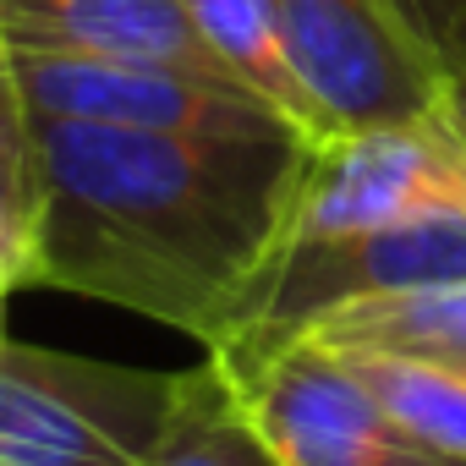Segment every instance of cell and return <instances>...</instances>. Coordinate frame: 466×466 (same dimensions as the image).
<instances>
[{
  "label": "cell",
  "mask_w": 466,
  "mask_h": 466,
  "mask_svg": "<svg viewBox=\"0 0 466 466\" xmlns=\"http://www.w3.org/2000/svg\"><path fill=\"white\" fill-rule=\"evenodd\" d=\"M308 137H192L34 116V286L219 346L291 225Z\"/></svg>",
  "instance_id": "1"
},
{
  "label": "cell",
  "mask_w": 466,
  "mask_h": 466,
  "mask_svg": "<svg viewBox=\"0 0 466 466\" xmlns=\"http://www.w3.org/2000/svg\"><path fill=\"white\" fill-rule=\"evenodd\" d=\"M450 280H466V214L297 237L280 242V253L264 264L242 319L230 324L219 346H208V357L219 368H242L280 351L286 340H302L319 319L351 302L450 286Z\"/></svg>",
  "instance_id": "2"
},
{
  "label": "cell",
  "mask_w": 466,
  "mask_h": 466,
  "mask_svg": "<svg viewBox=\"0 0 466 466\" xmlns=\"http://www.w3.org/2000/svg\"><path fill=\"white\" fill-rule=\"evenodd\" d=\"M176 373L0 340V466H148Z\"/></svg>",
  "instance_id": "3"
},
{
  "label": "cell",
  "mask_w": 466,
  "mask_h": 466,
  "mask_svg": "<svg viewBox=\"0 0 466 466\" xmlns=\"http://www.w3.org/2000/svg\"><path fill=\"white\" fill-rule=\"evenodd\" d=\"M433 214H466V148L439 116H417L308 143L286 242Z\"/></svg>",
  "instance_id": "4"
},
{
  "label": "cell",
  "mask_w": 466,
  "mask_h": 466,
  "mask_svg": "<svg viewBox=\"0 0 466 466\" xmlns=\"http://www.w3.org/2000/svg\"><path fill=\"white\" fill-rule=\"evenodd\" d=\"M324 137L433 116L444 66L384 0H275Z\"/></svg>",
  "instance_id": "5"
},
{
  "label": "cell",
  "mask_w": 466,
  "mask_h": 466,
  "mask_svg": "<svg viewBox=\"0 0 466 466\" xmlns=\"http://www.w3.org/2000/svg\"><path fill=\"white\" fill-rule=\"evenodd\" d=\"M225 379L280 466H466L406 433L319 340H286L258 362L225 368Z\"/></svg>",
  "instance_id": "6"
},
{
  "label": "cell",
  "mask_w": 466,
  "mask_h": 466,
  "mask_svg": "<svg viewBox=\"0 0 466 466\" xmlns=\"http://www.w3.org/2000/svg\"><path fill=\"white\" fill-rule=\"evenodd\" d=\"M17 83L39 121H94V127L192 132V137L297 132L253 88L208 77V72H187V66L94 61V56H17Z\"/></svg>",
  "instance_id": "7"
},
{
  "label": "cell",
  "mask_w": 466,
  "mask_h": 466,
  "mask_svg": "<svg viewBox=\"0 0 466 466\" xmlns=\"http://www.w3.org/2000/svg\"><path fill=\"white\" fill-rule=\"evenodd\" d=\"M0 39L17 56H94V61H154L237 83L181 0H0Z\"/></svg>",
  "instance_id": "8"
},
{
  "label": "cell",
  "mask_w": 466,
  "mask_h": 466,
  "mask_svg": "<svg viewBox=\"0 0 466 466\" xmlns=\"http://www.w3.org/2000/svg\"><path fill=\"white\" fill-rule=\"evenodd\" d=\"M192 28L203 34V45L214 50V61L237 77L242 88H253L280 121H291L308 143L324 137L319 110L291 66L286 34H280V12L275 0H181Z\"/></svg>",
  "instance_id": "9"
},
{
  "label": "cell",
  "mask_w": 466,
  "mask_h": 466,
  "mask_svg": "<svg viewBox=\"0 0 466 466\" xmlns=\"http://www.w3.org/2000/svg\"><path fill=\"white\" fill-rule=\"evenodd\" d=\"M302 340H319L329 351L422 357V362H444V368L466 373V280L351 302V308L319 319Z\"/></svg>",
  "instance_id": "10"
},
{
  "label": "cell",
  "mask_w": 466,
  "mask_h": 466,
  "mask_svg": "<svg viewBox=\"0 0 466 466\" xmlns=\"http://www.w3.org/2000/svg\"><path fill=\"white\" fill-rule=\"evenodd\" d=\"M148 466H280L253 417L242 411L237 384L214 357L176 373V400L159 428Z\"/></svg>",
  "instance_id": "11"
},
{
  "label": "cell",
  "mask_w": 466,
  "mask_h": 466,
  "mask_svg": "<svg viewBox=\"0 0 466 466\" xmlns=\"http://www.w3.org/2000/svg\"><path fill=\"white\" fill-rule=\"evenodd\" d=\"M329 351V346H324ZM368 390L373 400L417 433L428 450L466 461V373L422 357H390V351H335Z\"/></svg>",
  "instance_id": "12"
},
{
  "label": "cell",
  "mask_w": 466,
  "mask_h": 466,
  "mask_svg": "<svg viewBox=\"0 0 466 466\" xmlns=\"http://www.w3.org/2000/svg\"><path fill=\"white\" fill-rule=\"evenodd\" d=\"M0 181L39 198V176H34V110L23 99L17 56H12L6 39H0Z\"/></svg>",
  "instance_id": "13"
},
{
  "label": "cell",
  "mask_w": 466,
  "mask_h": 466,
  "mask_svg": "<svg viewBox=\"0 0 466 466\" xmlns=\"http://www.w3.org/2000/svg\"><path fill=\"white\" fill-rule=\"evenodd\" d=\"M384 6L411 28V39L444 72L466 66V0H384Z\"/></svg>",
  "instance_id": "14"
},
{
  "label": "cell",
  "mask_w": 466,
  "mask_h": 466,
  "mask_svg": "<svg viewBox=\"0 0 466 466\" xmlns=\"http://www.w3.org/2000/svg\"><path fill=\"white\" fill-rule=\"evenodd\" d=\"M34 237H39V198L0 181V275L12 286H34Z\"/></svg>",
  "instance_id": "15"
},
{
  "label": "cell",
  "mask_w": 466,
  "mask_h": 466,
  "mask_svg": "<svg viewBox=\"0 0 466 466\" xmlns=\"http://www.w3.org/2000/svg\"><path fill=\"white\" fill-rule=\"evenodd\" d=\"M433 116H439V121L450 127V137H455V143L466 148V66H461V72H444Z\"/></svg>",
  "instance_id": "16"
},
{
  "label": "cell",
  "mask_w": 466,
  "mask_h": 466,
  "mask_svg": "<svg viewBox=\"0 0 466 466\" xmlns=\"http://www.w3.org/2000/svg\"><path fill=\"white\" fill-rule=\"evenodd\" d=\"M12 291H17V286H12L6 275H0V313H6V297H12ZM0 340H6V335H0Z\"/></svg>",
  "instance_id": "17"
}]
</instances>
